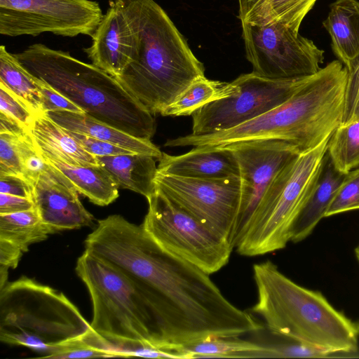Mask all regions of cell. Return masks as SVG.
I'll use <instances>...</instances> for the list:
<instances>
[{
    "label": "cell",
    "instance_id": "6da1fadb",
    "mask_svg": "<svg viewBox=\"0 0 359 359\" xmlns=\"http://www.w3.org/2000/svg\"><path fill=\"white\" fill-rule=\"evenodd\" d=\"M85 250L130 278L157 319L163 349L210 336L262 330L249 313L231 303L205 273L162 248L142 224L119 215L100 219Z\"/></svg>",
    "mask_w": 359,
    "mask_h": 359
},
{
    "label": "cell",
    "instance_id": "7a4b0ae2",
    "mask_svg": "<svg viewBox=\"0 0 359 359\" xmlns=\"http://www.w3.org/2000/svg\"><path fill=\"white\" fill-rule=\"evenodd\" d=\"M126 15L135 38L132 62L116 79L151 114H160L205 76L184 36L154 0H108Z\"/></svg>",
    "mask_w": 359,
    "mask_h": 359
},
{
    "label": "cell",
    "instance_id": "3957f363",
    "mask_svg": "<svg viewBox=\"0 0 359 359\" xmlns=\"http://www.w3.org/2000/svg\"><path fill=\"white\" fill-rule=\"evenodd\" d=\"M25 69L91 118L134 137L151 140L155 120L115 77L69 51L34 43L14 54Z\"/></svg>",
    "mask_w": 359,
    "mask_h": 359
},
{
    "label": "cell",
    "instance_id": "277c9868",
    "mask_svg": "<svg viewBox=\"0 0 359 359\" xmlns=\"http://www.w3.org/2000/svg\"><path fill=\"white\" fill-rule=\"evenodd\" d=\"M257 300L252 311L271 334L330 354L358 350L354 323L318 291L301 286L268 260L253 266Z\"/></svg>",
    "mask_w": 359,
    "mask_h": 359
},
{
    "label": "cell",
    "instance_id": "5b68a950",
    "mask_svg": "<svg viewBox=\"0 0 359 359\" xmlns=\"http://www.w3.org/2000/svg\"><path fill=\"white\" fill-rule=\"evenodd\" d=\"M90 324L62 293L21 277L0 289V341L46 358L57 346L83 337Z\"/></svg>",
    "mask_w": 359,
    "mask_h": 359
},
{
    "label": "cell",
    "instance_id": "8992f818",
    "mask_svg": "<svg viewBox=\"0 0 359 359\" xmlns=\"http://www.w3.org/2000/svg\"><path fill=\"white\" fill-rule=\"evenodd\" d=\"M76 271L93 305L91 328L114 348L144 345L162 349L156 316L136 285L119 269L85 250Z\"/></svg>",
    "mask_w": 359,
    "mask_h": 359
},
{
    "label": "cell",
    "instance_id": "52a82bcc",
    "mask_svg": "<svg viewBox=\"0 0 359 359\" xmlns=\"http://www.w3.org/2000/svg\"><path fill=\"white\" fill-rule=\"evenodd\" d=\"M330 137L298 154L276 175L235 248L238 253L262 255L281 250L291 241L294 224L319 178Z\"/></svg>",
    "mask_w": 359,
    "mask_h": 359
},
{
    "label": "cell",
    "instance_id": "ba28073f",
    "mask_svg": "<svg viewBox=\"0 0 359 359\" xmlns=\"http://www.w3.org/2000/svg\"><path fill=\"white\" fill-rule=\"evenodd\" d=\"M142 224L165 250L210 275L223 268L233 248L229 241L170 201L156 187L147 198Z\"/></svg>",
    "mask_w": 359,
    "mask_h": 359
},
{
    "label": "cell",
    "instance_id": "9c48e42d",
    "mask_svg": "<svg viewBox=\"0 0 359 359\" xmlns=\"http://www.w3.org/2000/svg\"><path fill=\"white\" fill-rule=\"evenodd\" d=\"M272 79L255 72L232 81L233 93L204 105L192 114L193 135L230 129L250 121L289 100L311 77Z\"/></svg>",
    "mask_w": 359,
    "mask_h": 359
},
{
    "label": "cell",
    "instance_id": "30bf717a",
    "mask_svg": "<svg viewBox=\"0 0 359 359\" xmlns=\"http://www.w3.org/2000/svg\"><path fill=\"white\" fill-rule=\"evenodd\" d=\"M246 57L253 72L272 79L306 77L321 68L324 51L280 23L241 22Z\"/></svg>",
    "mask_w": 359,
    "mask_h": 359
},
{
    "label": "cell",
    "instance_id": "8fae6325",
    "mask_svg": "<svg viewBox=\"0 0 359 359\" xmlns=\"http://www.w3.org/2000/svg\"><path fill=\"white\" fill-rule=\"evenodd\" d=\"M103 15L93 0H0V34L92 37Z\"/></svg>",
    "mask_w": 359,
    "mask_h": 359
},
{
    "label": "cell",
    "instance_id": "7c38bea8",
    "mask_svg": "<svg viewBox=\"0 0 359 359\" xmlns=\"http://www.w3.org/2000/svg\"><path fill=\"white\" fill-rule=\"evenodd\" d=\"M155 183L175 205L226 238L231 245L241 201L240 177L191 178L157 170Z\"/></svg>",
    "mask_w": 359,
    "mask_h": 359
},
{
    "label": "cell",
    "instance_id": "4fadbf2b",
    "mask_svg": "<svg viewBox=\"0 0 359 359\" xmlns=\"http://www.w3.org/2000/svg\"><path fill=\"white\" fill-rule=\"evenodd\" d=\"M226 149L233 151L240 171L241 201L231 240L235 248L273 178L300 152L294 145L280 140L243 142Z\"/></svg>",
    "mask_w": 359,
    "mask_h": 359
},
{
    "label": "cell",
    "instance_id": "5bb4252c",
    "mask_svg": "<svg viewBox=\"0 0 359 359\" xmlns=\"http://www.w3.org/2000/svg\"><path fill=\"white\" fill-rule=\"evenodd\" d=\"M47 163L46 169L32 186V200L42 222L53 233L92 226L95 218L81 202L71 180Z\"/></svg>",
    "mask_w": 359,
    "mask_h": 359
},
{
    "label": "cell",
    "instance_id": "9a60e30c",
    "mask_svg": "<svg viewBox=\"0 0 359 359\" xmlns=\"http://www.w3.org/2000/svg\"><path fill=\"white\" fill-rule=\"evenodd\" d=\"M109 8L92 36L91 46L83 49L91 63L116 77L132 62L135 34L121 7L108 1Z\"/></svg>",
    "mask_w": 359,
    "mask_h": 359
},
{
    "label": "cell",
    "instance_id": "2e32d148",
    "mask_svg": "<svg viewBox=\"0 0 359 359\" xmlns=\"http://www.w3.org/2000/svg\"><path fill=\"white\" fill-rule=\"evenodd\" d=\"M158 171L180 177L220 179L240 177L239 166L232 150L196 151L173 156L163 152Z\"/></svg>",
    "mask_w": 359,
    "mask_h": 359
},
{
    "label": "cell",
    "instance_id": "e0dca14e",
    "mask_svg": "<svg viewBox=\"0 0 359 359\" xmlns=\"http://www.w3.org/2000/svg\"><path fill=\"white\" fill-rule=\"evenodd\" d=\"M29 133L46 160L76 166L100 165L96 156L86 151L66 129L45 114L36 116Z\"/></svg>",
    "mask_w": 359,
    "mask_h": 359
},
{
    "label": "cell",
    "instance_id": "ac0fdd59",
    "mask_svg": "<svg viewBox=\"0 0 359 359\" xmlns=\"http://www.w3.org/2000/svg\"><path fill=\"white\" fill-rule=\"evenodd\" d=\"M45 114L63 128L89 135L132 152L147 154L158 160L162 151L151 140L141 139L97 121L86 114L69 111H48Z\"/></svg>",
    "mask_w": 359,
    "mask_h": 359
},
{
    "label": "cell",
    "instance_id": "d6986e66",
    "mask_svg": "<svg viewBox=\"0 0 359 359\" xmlns=\"http://www.w3.org/2000/svg\"><path fill=\"white\" fill-rule=\"evenodd\" d=\"M346 174L333 165L327 152L313 193L299 215L292 229L291 241L298 243L308 237L325 217L329 206Z\"/></svg>",
    "mask_w": 359,
    "mask_h": 359
},
{
    "label": "cell",
    "instance_id": "ffe728a7",
    "mask_svg": "<svg viewBox=\"0 0 359 359\" xmlns=\"http://www.w3.org/2000/svg\"><path fill=\"white\" fill-rule=\"evenodd\" d=\"M96 158L119 188L131 190L147 198L155 191L158 165L154 156L130 153Z\"/></svg>",
    "mask_w": 359,
    "mask_h": 359
},
{
    "label": "cell",
    "instance_id": "44dd1931",
    "mask_svg": "<svg viewBox=\"0 0 359 359\" xmlns=\"http://www.w3.org/2000/svg\"><path fill=\"white\" fill-rule=\"evenodd\" d=\"M323 25L328 32L334 53L346 65L359 55V1L336 0Z\"/></svg>",
    "mask_w": 359,
    "mask_h": 359
},
{
    "label": "cell",
    "instance_id": "7402d4cb",
    "mask_svg": "<svg viewBox=\"0 0 359 359\" xmlns=\"http://www.w3.org/2000/svg\"><path fill=\"white\" fill-rule=\"evenodd\" d=\"M317 0H238L241 22L280 23L299 32L306 15Z\"/></svg>",
    "mask_w": 359,
    "mask_h": 359
},
{
    "label": "cell",
    "instance_id": "603a6c76",
    "mask_svg": "<svg viewBox=\"0 0 359 359\" xmlns=\"http://www.w3.org/2000/svg\"><path fill=\"white\" fill-rule=\"evenodd\" d=\"M46 161L65 174L79 194L95 205H107L119 196L118 186L109 172L100 165L76 166Z\"/></svg>",
    "mask_w": 359,
    "mask_h": 359
},
{
    "label": "cell",
    "instance_id": "cb8c5ba5",
    "mask_svg": "<svg viewBox=\"0 0 359 359\" xmlns=\"http://www.w3.org/2000/svg\"><path fill=\"white\" fill-rule=\"evenodd\" d=\"M183 359L198 358H256L265 351L259 342L239 336H210L200 340L171 347L169 350Z\"/></svg>",
    "mask_w": 359,
    "mask_h": 359
},
{
    "label": "cell",
    "instance_id": "d4e9b609",
    "mask_svg": "<svg viewBox=\"0 0 359 359\" xmlns=\"http://www.w3.org/2000/svg\"><path fill=\"white\" fill-rule=\"evenodd\" d=\"M231 82L211 80L203 76L192 81L161 113L165 116H192L204 105L231 95Z\"/></svg>",
    "mask_w": 359,
    "mask_h": 359
},
{
    "label": "cell",
    "instance_id": "484cf974",
    "mask_svg": "<svg viewBox=\"0 0 359 359\" xmlns=\"http://www.w3.org/2000/svg\"><path fill=\"white\" fill-rule=\"evenodd\" d=\"M0 83L22 100L35 115L43 114L39 80L25 69L4 45L0 46Z\"/></svg>",
    "mask_w": 359,
    "mask_h": 359
},
{
    "label": "cell",
    "instance_id": "4316f807",
    "mask_svg": "<svg viewBox=\"0 0 359 359\" xmlns=\"http://www.w3.org/2000/svg\"><path fill=\"white\" fill-rule=\"evenodd\" d=\"M52 230L44 224L35 207L33 209L0 215V239L8 241L23 252L33 243L46 240Z\"/></svg>",
    "mask_w": 359,
    "mask_h": 359
},
{
    "label": "cell",
    "instance_id": "83f0119b",
    "mask_svg": "<svg viewBox=\"0 0 359 359\" xmlns=\"http://www.w3.org/2000/svg\"><path fill=\"white\" fill-rule=\"evenodd\" d=\"M327 152L336 169L342 173L359 166V118L337 128L329 140Z\"/></svg>",
    "mask_w": 359,
    "mask_h": 359
},
{
    "label": "cell",
    "instance_id": "f1b7e54d",
    "mask_svg": "<svg viewBox=\"0 0 359 359\" xmlns=\"http://www.w3.org/2000/svg\"><path fill=\"white\" fill-rule=\"evenodd\" d=\"M17 146L22 177L33 186L48 163L38 150L29 131L18 137Z\"/></svg>",
    "mask_w": 359,
    "mask_h": 359
},
{
    "label": "cell",
    "instance_id": "f546056e",
    "mask_svg": "<svg viewBox=\"0 0 359 359\" xmlns=\"http://www.w3.org/2000/svg\"><path fill=\"white\" fill-rule=\"evenodd\" d=\"M359 209V168L346 174L325 217Z\"/></svg>",
    "mask_w": 359,
    "mask_h": 359
},
{
    "label": "cell",
    "instance_id": "4dcf8cb0",
    "mask_svg": "<svg viewBox=\"0 0 359 359\" xmlns=\"http://www.w3.org/2000/svg\"><path fill=\"white\" fill-rule=\"evenodd\" d=\"M259 343L265 348L259 358H323L330 355L324 350L288 339L285 342Z\"/></svg>",
    "mask_w": 359,
    "mask_h": 359
},
{
    "label": "cell",
    "instance_id": "1f68e13d",
    "mask_svg": "<svg viewBox=\"0 0 359 359\" xmlns=\"http://www.w3.org/2000/svg\"><path fill=\"white\" fill-rule=\"evenodd\" d=\"M0 112L16 121L29 131L36 116L22 100L1 83Z\"/></svg>",
    "mask_w": 359,
    "mask_h": 359
},
{
    "label": "cell",
    "instance_id": "d6a6232c",
    "mask_svg": "<svg viewBox=\"0 0 359 359\" xmlns=\"http://www.w3.org/2000/svg\"><path fill=\"white\" fill-rule=\"evenodd\" d=\"M345 67L347 70V79L341 125L346 124L353 119L359 102V55L345 65Z\"/></svg>",
    "mask_w": 359,
    "mask_h": 359
},
{
    "label": "cell",
    "instance_id": "836d02e7",
    "mask_svg": "<svg viewBox=\"0 0 359 359\" xmlns=\"http://www.w3.org/2000/svg\"><path fill=\"white\" fill-rule=\"evenodd\" d=\"M18 137L0 133V176L22 177L17 146Z\"/></svg>",
    "mask_w": 359,
    "mask_h": 359
},
{
    "label": "cell",
    "instance_id": "e575fe53",
    "mask_svg": "<svg viewBox=\"0 0 359 359\" xmlns=\"http://www.w3.org/2000/svg\"><path fill=\"white\" fill-rule=\"evenodd\" d=\"M38 80L40 84L41 106L43 114L48 111H69L86 114L82 109L67 97L41 80Z\"/></svg>",
    "mask_w": 359,
    "mask_h": 359
},
{
    "label": "cell",
    "instance_id": "d590c367",
    "mask_svg": "<svg viewBox=\"0 0 359 359\" xmlns=\"http://www.w3.org/2000/svg\"><path fill=\"white\" fill-rule=\"evenodd\" d=\"M67 131L86 151L95 156H109L134 153L114 144L100 140L87 135L68 130H67Z\"/></svg>",
    "mask_w": 359,
    "mask_h": 359
},
{
    "label": "cell",
    "instance_id": "8d00e7d4",
    "mask_svg": "<svg viewBox=\"0 0 359 359\" xmlns=\"http://www.w3.org/2000/svg\"><path fill=\"white\" fill-rule=\"evenodd\" d=\"M0 193L32 199L33 187L22 177L0 176Z\"/></svg>",
    "mask_w": 359,
    "mask_h": 359
},
{
    "label": "cell",
    "instance_id": "74e56055",
    "mask_svg": "<svg viewBox=\"0 0 359 359\" xmlns=\"http://www.w3.org/2000/svg\"><path fill=\"white\" fill-rule=\"evenodd\" d=\"M34 208L32 198L0 193V215L11 214Z\"/></svg>",
    "mask_w": 359,
    "mask_h": 359
},
{
    "label": "cell",
    "instance_id": "f35d334b",
    "mask_svg": "<svg viewBox=\"0 0 359 359\" xmlns=\"http://www.w3.org/2000/svg\"><path fill=\"white\" fill-rule=\"evenodd\" d=\"M24 252L15 244L0 239V268L9 269L17 267Z\"/></svg>",
    "mask_w": 359,
    "mask_h": 359
},
{
    "label": "cell",
    "instance_id": "ab89813d",
    "mask_svg": "<svg viewBox=\"0 0 359 359\" xmlns=\"http://www.w3.org/2000/svg\"><path fill=\"white\" fill-rule=\"evenodd\" d=\"M28 132L29 130L23 128L16 121L0 112V133L21 136Z\"/></svg>",
    "mask_w": 359,
    "mask_h": 359
},
{
    "label": "cell",
    "instance_id": "60d3db41",
    "mask_svg": "<svg viewBox=\"0 0 359 359\" xmlns=\"http://www.w3.org/2000/svg\"><path fill=\"white\" fill-rule=\"evenodd\" d=\"M354 253H355V258H356L358 262L359 263V243L355 247V248L354 250Z\"/></svg>",
    "mask_w": 359,
    "mask_h": 359
},
{
    "label": "cell",
    "instance_id": "b9f144b4",
    "mask_svg": "<svg viewBox=\"0 0 359 359\" xmlns=\"http://www.w3.org/2000/svg\"><path fill=\"white\" fill-rule=\"evenodd\" d=\"M358 118H359V102H358V104L357 105V107L355 109V111L353 119Z\"/></svg>",
    "mask_w": 359,
    "mask_h": 359
},
{
    "label": "cell",
    "instance_id": "7bdbcfd3",
    "mask_svg": "<svg viewBox=\"0 0 359 359\" xmlns=\"http://www.w3.org/2000/svg\"><path fill=\"white\" fill-rule=\"evenodd\" d=\"M354 325H355L356 332H357L358 334L359 335V321L354 322Z\"/></svg>",
    "mask_w": 359,
    "mask_h": 359
}]
</instances>
